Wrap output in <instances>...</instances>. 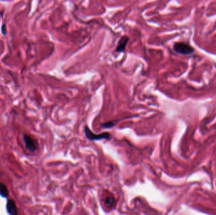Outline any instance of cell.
<instances>
[{"label": "cell", "mask_w": 216, "mask_h": 215, "mask_svg": "<svg viewBox=\"0 0 216 215\" xmlns=\"http://www.w3.org/2000/svg\"><path fill=\"white\" fill-rule=\"evenodd\" d=\"M104 203H105L106 206H107L108 208H112L114 205L115 204V199H114V196H112V195L108 196L106 198Z\"/></svg>", "instance_id": "6"}, {"label": "cell", "mask_w": 216, "mask_h": 215, "mask_svg": "<svg viewBox=\"0 0 216 215\" xmlns=\"http://www.w3.org/2000/svg\"><path fill=\"white\" fill-rule=\"evenodd\" d=\"M174 50L180 54L188 55L193 52V49L189 44L184 42H176L174 44Z\"/></svg>", "instance_id": "2"}, {"label": "cell", "mask_w": 216, "mask_h": 215, "mask_svg": "<svg viewBox=\"0 0 216 215\" xmlns=\"http://www.w3.org/2000/svg\"><path fill=\"white\" fill-rule=\"evenodd\" d=\"M9 192L8 189L5 184L0 182V196L3 198H7L8 196Z\"/></svg>", "instance_id": "8"}, {"label": "cell", "mask_w": 216, "mask_h": 215, "mask_svg": "<svg viewBox=\"0 0 216 215\" xmlns=\"http://www.w3.org/2000/svg\"><path fill=\"white\" fill-rule=\"evenodd\" d=\"M24 140L26 149L30 152H35L38 147L36 140L28 134L24 135Z\"/></svg>", "instance_id": "3"}, {"label": "cell", "mask_w": 216, "mask_h": 215, "mask_svg": "<svg viewBox=\"0 0 216 215\" xmlns=\"http://www.w3.org/2000/svg\"><path fill=\"white\" fill-rule=\"evenodd\" d=\"M1 32L3 34V36H6L7 34V25H6L5 24H3L2 26H1Z\"/></svg>", "instance_id": "9"}, {"label": "cell", "mask_w": 216, "mask_h": 215, "mask_svg": "<svg viewBox=\"0 0 216 215\" xmlns=\"http://www.w3.org/2000/svg\"><path fill=\"white\" fill-rule=\"evenodd\" d=\"M118 122H119V120H114V121H107V122L102 123V124L101 125V126L102 128L109 129V128L114 127V126Z\"/></svg>", "instance_id": "7"}, {"label": "cell", "mask_w": 216, "mask_h": 215, "mask_svg": "<svg viewBox=\"0 0 216 215\" xmlns=\"http://www.w3.org/2000/svg\"><path fill=\"white\" fill-rule=\"evenodd\" d=\"M130 38L127 36H122L118 41V45L116 47L115 51L116 52H123L127 47L128 42H129Z\"/></svg>", "instance_id": "4"}, {"label": "cell", "mask_w": 216, "mask_h": 215, "mask_svg": "<svg viewBox=\"0 0 216 215\" xmlns=\"http://www.w3.org/2000/svg\"><path fill=\"white\" fill-rule=\"evenodd\" d=\"M84 133H85L86 138L91 141L109 140L111 138V135L109 132H103V133L97 134L90 130L87 126L84 127Z\"/></svg>", "instance_id": "1"}, {"label": "cell", "mask_w": 216, "mask_h": 215, "mask_svg": "<svg viewBox=\"0 0 216 215\" xmlns=\"http://www.w3.org/2000/svg\"><path fill=\"white\" fill-rule=\"evenodd\" d=\"M7 210L10 215H18V211L16 204L13 200H8L7 204Z\"/></svg>", "instance_id": "5"}]
</instances>
